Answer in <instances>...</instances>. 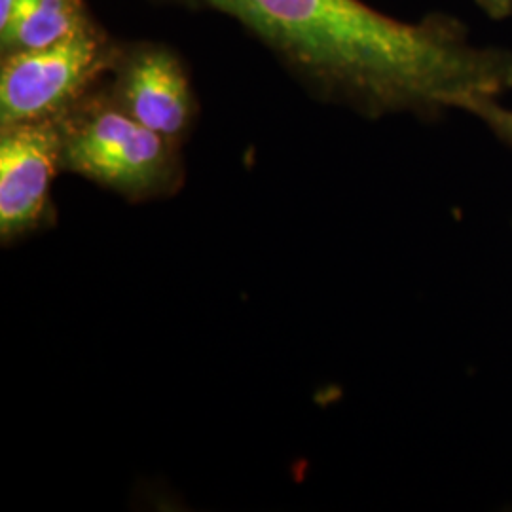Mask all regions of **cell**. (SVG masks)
I'll return each mask as SVG.
<instances>
[{"instance_id": "obj_1", "label": "cell", "mask_w": 512, "mask_h": 512, "mask_svg": "<svg viewBox=\"0 0 512 512\" xmlns=\"http://www.w3.org/2000/svg\"><path fill=\"white\" fill-rule=\"evenodd\" d=\"M241 23L325 99L370 118H437L512 90V52L446 14L406 23L363 0H202Z\"/></svg>"}, {"instance_id": "obj_2", "label": "cell", "mask_w": 512, "mask_h": 512, "mask_svg": "<svg viewBox=\"0 0 512 512\" xmlns=\"http://www.w3.org/2000/svg\"><path fill=\"white\" fill-rule=\"evenodd\" d=\"M63 171L145 202L183 183L179 145L122 109L109 88H95L63 116Z\"/></svg>"}, {"instance_id": "obj_3", "label": "cell", "mask_w": 512, "mask_h": 512, "mask_svg": "<svg viewBox=\"0 0 512 512\" xmlns=\"http://www.w3.org/2000/svg\"><path fill=\"white\" fill-rule=\"evenodd\" d=\"M122 46L92 23L35 50L2 55L0 126L63 116L112 73Z\"/></svg>"}, {"instance_id": "obj_4", "label": "cell", "mask_w": 512, "mask_h": 512, "mask_svg": "<svg viewBox=\"0 0 512 512\" xmlns=\"http://www.w3.org/2000/svg\"><path fill=\"white\" fill-rule=\"evenodd\" d=\"M63 116L0 126V238L4 245L52 220L50 188L55 175L63 171Z\"/></svg>"}, {"instance_id": "obj_5", "label": "cell", "mask_w": 512, "mask_h": 512, "mask_svg": "<svg viewBox=\"0 0 512 512\" xmlns=\"http://www.w3.org/2000/svg\"><path fill=\"white\" fill-rule=\"evenodd\" d=\"M114 101L148 129L181 145L194 124L196 99L183 59L162 44L122 46L112 69Z\"/></svg>"}, {"instance_id": "obj_6", "label": "cell", "mask_w": 512, "mask_h": 512, "mask_svg": "<svg viewBox=\"0 0 512 512\" xmlns=\"http://www.w3.org/2000/svg\"><path fill=\"white\" fill-rule=\"evenodd\" d=\"M95 23L84 0H16L0 18L2 55L50 46Z\"/></svg>"}, {"instance_id": "obj_7", "label": "cell", "mask_w": 512, "mask_h": 512, "mask_svg": "<svg viewBox=\"0 0 512 512\" xmlns=\"http://www.w3.org/2000/svg\"><path fill=\"white\" fill-rule=\"evenodd\" d=\"M461 110L484 122L501 143L512 148V110L505 109L495 97L471 99Z\"/></svg>"}, {"instance_id": "obj_8", "label": "cell", "mask_w": 512, "mask_h": 512, "mask_svg": "<svg viewBox=\"0 0 512 512\" xmlns=\"http://www.w3.org/2000/svg\"><path fill=\"white\" fill-rule=\"evenodd\" d=\"M488 18L505 19L512 14V0H476Z\"/></svg>"}, {"instance_id": "obj_9", "label": "cell", "mask_w": 512, "mask_h": 512, "mask_svg": "<svg viewBox=\"0 0 512 512\" xmlns=\"http://www.w3.org/2000/svg\"><path fill=\"white\" fill-rule=\"evenodd\" d=\"M14 2H16V0H0V18H4V16L8 14V10L12 8Z\"/></svg>"}]
</instances>
